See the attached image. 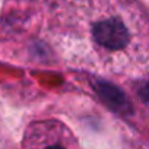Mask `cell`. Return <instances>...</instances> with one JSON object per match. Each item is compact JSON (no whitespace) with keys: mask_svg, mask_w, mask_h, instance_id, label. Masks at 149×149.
I'll use <instances>...</instances> for the list:
<instances>
[{"mask_svg":"<svg viewBox=\"0 0 149 149\" xmlns=\"http://www.w3.org/2000/svg\"><path fill=\"white\" fill-rule=\"evenodd\" d=\"M51 24L70 64L120 76L146 72L148 24L137 0H64Z\"/></svg>","mask_w":149,"mask_h":149,"instance_id":"obj_1","label":"cell"},{"mask_svg":"<svg viewBox=\"0 0 149 149\" xmlns=\"http://www.w3.org/2000/svg\"><path fill=\"white\" fill-rule=\"evenodd\" d=\"M72 133L57 121H40L31 124L25 136V146H48V145H60L69 146L74 145L69 142L72 139Z\"/></svg>","mask_w":149,"mask_h":149,"instance_id":"obj_2","label":"cell"}]
</instances>
